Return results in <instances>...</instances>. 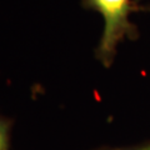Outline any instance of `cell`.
Listing matches in <instances>:
<instances>
[{"instance_id": "cell-3", "label": "cell", "mask_w": 150, "mask_h": 150, "mask_svg": "<svg viewBox=\"0 0 150 150\" xmlns=\"http://www.w3.org/2000/svg\"><path fill=\"white\" fill-rule=\"evenodd\" d=\"M134 150H150V144H149V145H145V146H143V148L134 149Z\"/></svg>"}, {"instance_id": "cell-2", "label": "cell", "mask_w": 150, "mask_h": 150, "mask_svg": "<svg viewBox=\"0 0 150 150\" xmlns=\"http://www.w3.org/2000/svg\"><path fill=\"white\" fill-rule=\"evenodd\" d=\"M0 150H9V124L0 119Z\"/></svg>"}, {"instance_id": "cell-1", "label": "cell", "mask_w": 150, "mask_h": 150, "mask_svg": "<svg viewBox=\"0 0 150 150\" xmlns=\"http://www.w3.org/2000/svg\"><path fill=\"white\" fill-rule=\"evenodd\" d=\"M83 6L99 13L104 20L96 58L104 67H110L120 43L138 36V28L130 21V15L144 8L135 0H83Z\"/></svg>"}]
</instances>
